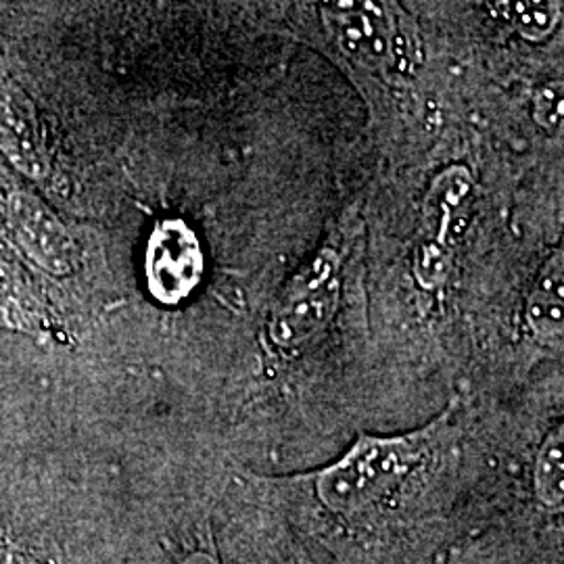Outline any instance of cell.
<instances>
[{
    "mask_svg": "<svg viewBox=\"0 0 564 564\" xmlns=\"http://www.w3.org/2000/svg\"><path fill=\"white\" fill-rule=\"evenodd\" d=\"M460 400L398 435L362 433L335 463L258 479L260 502L335 564H423L454 505Z\"/></svg>",
    "mask_w": 564,
    "mask_h": 564,
    "instance_id": "obj_1",
    "label": "cell"
},
{
    "mask_svg": "<svg viewBox=\"0 0 564 564\" xmlns=\"http://www.w3.org/2000/svg\"><path fill=\"white\" fill-rule=\"evenodd\" d=\"M341 245L321 247L286 282L265 324L268 343L281 354H297L335 318L343 286Z\"/></svg>",
    "mask_w": 564,
    "mask_h": 564,
    "instance_id": "obj_2",
    "label": "cell"
},
{
    "mask_svg": "<svg viewBox=\"0 0 564 564\" xmlns=\"http://www.w3.org/2000/svg\"><path fill=\"white\" fill-rule=\"evenodd\" d=\"M205 253L197 232L178 218L153 228L144 251V276L149 293L163 305H178L199 286Z\"/></svg>",
    "mask_w": 564,
    "mask_h": 564,
    "instance_id": "obj_3",
    "label": "cell"
},
{
    "mask_svg": "<svg viewBox=\"0 0 564 564\" xmlns=\"http://www.w3.org/2000/svg\"><path fill=\"white\" fill-rule=\"evenodd\" d=\"M4 216L21 251L46 274L67 276L76 265V245L55 212L28 191H13Z\"/></svg>",
    "mask_w": 564,
    "mask_h": 564,
    "instance_id": "obj_4",
    "label": "cell"
},
{
    "mask_svg": "<svg viewBox=\"0 0 564 564\" xmlns=\"http://www.w3.org/2000/svg\"><path fill=\"white\" fill-rule=\"evenodd\" d=\"M324 20L343 53L368 69H387L400 57L402 36L387 11L377 2H330Z\"/></svg>",
    "mask_w": 564,
    "mask_h": 564,
    "instance_id": "obj_5",
    "label": "cell"
},
{
    "mask_svg": "<svg viewBox=\"0 0 564 564\" xmlns=\"http://www.w3.org/2000/svg\"><path fill=\"white\" fill-rule=\"evenodd\" d=\"M228 538L241 564H321L281 514L262 502L235 514Z\"/></svg>",
    "mask_w": 564,
    "mask_h": 564,
    "instance_id": "obj_6",
    "label": "cell"
},
{
    "mask_svg": "<svg viewBox=\"0 0 564 564\" xmlns=\"http://www.w3.org/2000/svg\"><path fill=\"white\" fill-rule=\"evenodd\" d=\"M0 153L28 178L46 182L53 176L36 111L13 86H0Z\"/></svg>",
    "mask_w": 564,
    "mask_h": 564,
    "instance_id": "obj_7",
    "label": "cell"
},
{
    "mask_svg": "<svg viewBox=\"0 0 564 564\" xmlns=\"http://www.w3.org/2000/svg\"><path fill=\"white\" fill-rule=\"evenodd\" d=\"M563 249H556L540 268L524 303V323L538 341L563 339Z\"/></svg>",
    "mask_w": 564,
    "mask_h": 564,
    "instance_id": "obj_8",
    "label": "cell"
},
{
    "mask_svg": "<svg viewBox=\"0 0 564 564\" xmlns=\"http://www.w3.org/2000/svg\"><path fill=\"white\" fill-rule=\"evenodd\" d=\"M564 431L563 424L545 433L533 464V491L545 510L561 514L564 498Z\"/></svg>",
    "mask_w": 564,
    "mask_h": 564,
    "instance_id": "obj_9",
    "label": "cell"
},
{
    "mask_svg": "<svg viewBox=\"0 0 564 564\" xmlns=\"http://www.w3.org/2000/svg\"><path fill=\"white\" fill-rule=\"evenodd\" d=\"M506 21L517 30L524 41L542 42L563 20V2L554 0H523L496 4Z\"/></svg>",
    "mask_w": 564,
    "mask_h": 564,
    "instance_id": "obj_10",
    "label": "cell"
},
{
    "mask_svg": "<svg viewBox=\"0 0 564 564\" xmlns=\"http://www.w3.org/2000/svg\"><path fill=\"white\" fill-rule=\"evenodd\" d=\"M533 116L535 121L554 132L563 123V86L561 84H547L535 93V102H533Z\"/></svg>",
    "mask_w": 564,
    "mask_h": 564,
    "instance_id": "obj_11",
    "label": "cell"
},
{
    "mask_svg": "<svg viewBox=\"0 0 564 564\" xmlns=\"http://www.w3.org/2000/svg\"><path fill=\"white\" fill-rule=\"evenodd\" d=\"M181 564H223L220 563V556L216 552V545H209V547H203V550H195L191 552L188 556L182 558Z\"/></svg>",
    "mask_w": 564,
    "mask_h": 564,
    "instance_id": "obj_12",
    "label": "cell"
}]
</instances>
